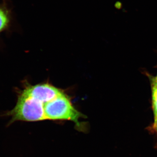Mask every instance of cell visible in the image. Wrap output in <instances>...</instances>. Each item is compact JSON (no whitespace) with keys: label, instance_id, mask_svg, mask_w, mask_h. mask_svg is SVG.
<instances>
[{"label":"cell","instance_id":"cell-1","mask_svg":"<svg viewBox=\"0 0 157 157\" xmlns=\"http://www.w3.org/2000/svg\"><path fill=\"white\" fill-rule=\"evenodd\" d=\"M21 93L33 99L39 121H69L79 129V121L85 116L73 106L69 96L63 90L49 83L27 85Z\"/></svg>","mask_w":157,"mask_h":157},{"label":"cell","instance_id":"cell-2","mask_svg":"<svg viewBox=\"0 0 157 157\" xmlns=\"http://www.w3.org/2000/svg\"><path fill=\"white\" fill-rule=\"evenodd\" d=\"M9 21L10 19L7 11L3 7H0V32L7 28Z\"/></svg>","mask_w":157,"mask_h":157},{"label":"cell","instance_id":"cell-3","mask_svg":"<svg viewBox=\"0 0 157 157\" xmlns=\"http://www.w3.org/2000/svg\"><path fill=\"white\" fill-rule=\"evenodd\" d=\"M153 108L155 117H157V85L153 83L152 86Z\"/></svg>","mask_w":157,"mask_h":157},{"label":"cell","instance_id":"cell-4","mask_svg":"<svg viewBox=\"0 0 157 157\" xmlns=\"http://www.w3.org/2000/svg\"><path fill=\"white\" fill-rule=\"evenodd\" d=\"M154 127L155 130H156L157 132V117H155L154 124Z\"/></svg>","mask_w":157,"mask_h":157},{"label":"cell","instance_id":"cell-5","mask_svg":"<svg viewBox=\"0 0 157 157\" xmlns=\"http://www.w3.org/2000/svg\"><path fill=\"white\" fill-rule=\"evenodd\" d=\"M153 82H154L155 84L157 85V76L156 78L154 79V80H153Z\"/></svg>","mask_w":157,"mask_h":157}]
</instances>
